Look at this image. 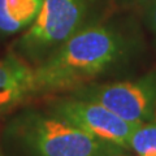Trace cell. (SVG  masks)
<instances>
[{
	"mask_svg": "<svg viewBox=\"0 0 156 156\" xmlns=\"http://www.w3.org/2000/svg\"><path fill=\"white\" fill-rule=\"evenodd\" d=\"M34 96L33 65L14 52L0 58V117Z\"/></svg>",
	"mask_w": 156,
	"mask_h": 156,
	"instance_id": "6",
	"label": "cell"
},
{
	"mask_svg": "<svg viewBox=\"0 0 156 156\" xmlns=\"http://www.w3.org/2000/svg\"><path fill=\"white\" fill-rule=\"evenodd\" d=\"M69 94L103 104L130 122L156 121V69L135 80L90 83Z\"/></svg>",
	"mask_w": 156,
	"mask_h": 156,
	"instance_id": "4",
	"label": "cell"
},
{
	"mask_svg": "<svg viewBox=\"0 0 156 156\" xmlns=\"http://www.w3.org/2000/svg\"><path fill=\"white\" fill-rule=\"evenodd\" d=\"M92 0H43L38 16L16 42V55L37 65L89 22Z\"/></svg>",
	"mask_w": 156,
	"mask_h": 156,
	"instance_id": "3",
	"label": "cell"
},
{
	"mask_svg": "<svg viewBox=\"0 0 156 156\" xmlns=\"http://www.w3.org/2000/svg\"><path fill=\"white\" fill-rule=\"evenodd\" d=\"M0 156H4V155H3V152H2V150H0Z\"/></svg>",
	"mask_w": 156,
	"mask_h": 156,
	"instance_id": "11",
	"label": "cell"
},
{
	"mask_svg": "<svg viewBox=\"0 0 156 156\" xmlns=\"http://www.w3.org/2000/svg\"><path fill=\"white\" fill-rule=\"evenodd\" d=\"M43 0H0V37L25 30L35 21Z\"/></svg>",
	"mask_w": 156,
	"mask_h": 156,
	"instance_id": "7",
	"label": "cell"
},
{
	"mask_svg": "<svg viewBox=\"0 0 156 156\" xmlns=\"http://www.w3.org/2000/svg\"><path fill=\"white\" fill-rule=\"evenodd\" d=\"M122 4H136V3H143V2H150V0H120Z\"/></svg>",
	"mask_w": 156,
	"mask_h": 156,
	"instance_id": "10",
	"label": "cell"
},
{
	"mask_svg": "<svg viewBox=\"0 0 156 156\" xmlns=\"http://www.w3.org/2000/svg\"><path fill=\"white\" fill-rule=\"evenodd\" d=\"M146 23L156 35V0H150L146 9Z\"/></svg>",
	"mask_w": 156,
	"mask_h": 156,
	"instance_id": "9",
	"label": "cell"
},
{
	"mask_svg": "<svg viewBox=\"0 0 156 156\" xmlns=\"http://www.w3.org/2000/svg\"><path fill=\"white\" fill-rule=\"evenodd\" d=\"M130 150L138 156H156V121L142 124L134 131Z\"/></svg>",
	"mask_w": 156,
	"mask_h": 156,
	"instance_id": "8",
	"label": "cell"
},
{
	"mask_svg": "<svg viewBox=\"0 0 156 156\" xmlns=\"http://www.w3.org/2000/svg\"><path fill=\"white\" fill-rule=\"evenodd\" d=\"M3 142L16 156H131V150L95 138L46 109L16 113L4 126Z\"/></svg>",
	"mask_w": 156,
	"mask_h": 156,
	"instance_id": "2",
	"label": "cell"
},
{
	"mask_svg": "<svg viewBox=\"0 0 156 156\" xmlns=\"http://www.w3.org/2000/svg\"><path fill=\"white\" fill-rule=\"evenodd\" d=\"M46 111L90 135L130 150V139L142 124L124 120L103 104L68 94L46 104Z\"/></svg>",
	"mask_w": 156,
	"mask_h": 156,
	"instance_id": "5",
	"label": "cell"
},
{
	"mask_svg": "<svg viewBox=\"0 0 156 156\" xmlns=\"http://www.w3.org/2000/svg\"><path fill=\"white\" fill-rule=\"evenodd\" d=\"M133 41L113 25L91 23L33 66L34 95L73 92L128 60Z\"/></svg>",
	"mask_w": 156,
	"mask_h": 156,
	"instance_id": "1",
	"label": "cell"
}]
</instances>
